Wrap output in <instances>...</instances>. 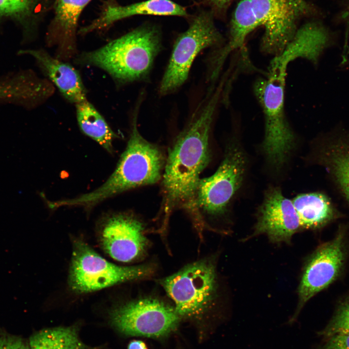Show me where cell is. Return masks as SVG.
<instances>
[{
  "mask_svg": "<svg viewBox=\"0 0 349 349\" xmlns=\"http://www.w3.org/2000/svg\"><path fill=\"white\" fill-rule=\"evenodd\" d=\"M221 89H217L175 139L165 160L160 215L167 223L178 208L189 209L200 177L210 159L209 138Z\"/></svg>",
  "mask_w": 349,
  "mask_h": 349,
  "instance_id": "cell-1",
  "label": "cell"
},
{
  "mask_svg": "<svg viewBox=\"0 0 349 349\" xmlns=\"http://www.w3.org/2000/svg\"><path fill=\"white\" fill-rule=\"evenodd\" d=\"M165 160L161 150L145 140L140 133L136 111L127 147L108 179L92 191L76 198L57 201L55 205L57 207H90L129 190L156 183L161 178Z\"/></svg>",
  "mask_w": 349,
  "mask_h": 349,
  "instance_id": "cell-2",
  "label": "cell"
},
{
  "mask_svg": "<svg viewBox=\"0 0 349 349\" xmlns=\"http://www.w3.org/2000/svg\"><path fill=\"white\" fill-rule=\"evenodd\" d=\"M161 48L159 30L146 25L95 50L78 54L73 61L77 64L103 70L117 85H122L146 77Z\"/></svg>",
  "mask_w": 349,
  "mask_h": 349,
  "instance_id": "cell-3",
  "label": "cell"
},
{
  "mask_svg": "<svg viewBox=\"0 0 349 349\" xmlns=\"http://www.w3.org/2000/svg\"><path fill=\"white\" fill-rule=\"evenodd\" d=\"M160 284L174 302L181 319L200 323L209 312L215 298L214 264L208 259L194 262L161 280Z\"/></svg>",
  "mask_w": 349,
  "mask_h": 349,
  "instance_id": "cell-4",
  "label": "cell"
},
{
  "mask_svg": "<svg viewBox=\"0 0 349 349\" xmlns=\"http://www.w3.org/2000/svg\"><path fill=\"white\" fill-rule=\"evenodd\" d=\"M246 159L236 144L229 145L215 172L201 178L188 210L199 229L205 226V215L217 216L226 211L229 203L242 183Z\"/></svg>",
  "mask_w": 349,
  "mask_h": 349,
  "instance_id": "cell-5",
  "label": "cell"
},
{
  "mask_svg": "<svg viewBox=\"0 0 349 349\" xmlns=\"http://www.w3.org/2000/svg\"><path fill=\"white\" fill-rule=\"evenodd\" d=\"M151 264L124 267L104 258L80 240L74 242L69 274L70 288L77 293L96 291L118 284L148 278L153 274Z\"/></svg>",
  "mask_w": 349,
  "mask_h": 349,
  "instance_id": "cell-6",
  "label": "cell"
},
{
  "mask_svg": "<svg viewBox=\"0 0 349 349\" xmlns=\"http://www.w3.org/2000/svg\"><path fill=\"white\" fill-rule=\"evenodd\" d=\"M286 76L270 72L267 79H259L254 86L265 116L263 149L268 160L276 167L286 162L295 143V137L284 110Z\"/></svg>",
  "mask_w": 349,
  "mask_h": 349,
  "instance_id": "cell-7",
  "label": "cell"
},
{
  "mask_svg": "<svg viewBox=\"0 0 349 349\" xmlns=\"http://www.w3.org/2000/svg\"><path fill=\"white\" fill-rule=\"evenodd\" d=\"M180 319L174 306L152 297L122 303L109 314L110 325L121 334L158 339L173 333Z\"/></svg>",
  "mask_w": 349,
  "mask_h": 349,
  "instance_id": "cell-8",
  "label": "cell"
},
{
  "mask_svg": "<svg viewBox=\"0 0 349 349\" xmlns=\"http://www.w3.org/2000/svg\"><path fill=\"white\" fill-rule=\"evenodd\" d=\"M213 15L212 12L199 13L188 29L177 38L159 85L160 94H168L182 85L197 55L205 48L222 42V35L214 24Z\"/></svg>",
  "mask_w": 349,
  "mask_h": 349,
  "instance_id": "cell-9",
  "label": "cell"
},
{
  "mask_svg": "<svg viewBox=\"0 0 349 349\" xmlns=\"http://www.w3.org/2000/svg\"><path fill=\"white\" fill-rule=\"evenodd\" d=\"M260 26L264 28L261 50L276 56L294 36L301 17L311 11L305 0H251Z\"/></svg>",
  "mask_w": 349,
  "mask_h": 349,
  "instance_id": "cell-10",
  "label": "cell"
},
{
  "mask_svg": "<svg viewBox=\"0 0 349 349\" xmlns=\"http://www.w3.org/2000/svg\"><path fill=\"white\" fill-rule=\"evenodd\" d=\"M342 233L321 245L313 254L304 267L298 288L299 301L296 311L288 321L293 324L305 303L328 287L338 277L345 257Z\"/></svg>",
  "mask_w": 349,
  "mask_h": 349,
  "instance_id": "cell-11",
  "label": "cell"
},
{
  "mask_svg": "<svg viewBox=\"0 0 349 349\" xmlns=\"http://www.w3.org/2000/svg\"><path fill=\"white\" fill-rule=\"evenodd\" d=\"M143 223L131 214H114L103 222L99 241L104 251L120 262L134 261L145 253L148 240Z\"/></svg>",
  "mask_w": 349,
  "mask_h": 349,
  "instance_id": "cell-12",
  "label": "cell"
},
{
  "mask_svg": "<svg viewBox=\"0 0 349 349\" xmlns=\"http://www.w3.org/2000/svg\"><path fill=\"white\" fill-rule=\"evenodd\" d=\"M300 228V219L292 201L285 197L279 188L269 189L258 210L251 237L265 234L273 242L288 243Z\"/></svg>",
  "mask_w": 349,
  "mask_h": 349,
  "instance_id": "cell-13",
  "label": "cell"
},
{
  "mask_svg": "<svg viewBox=\"0 0 349 349\" xmlns=\"http://www.w3.org/2000/svg\"><path fill=\"white\" fill-rule=\"evenodd\" d=\"M91 0H55L54 16L48 30L46 43L49 47H55L56 58L68 62L78 54V21Z\"/></svg>",
  "mask_w": 349,
  "mask_h": 349,
  "instance_id": "cell-14",
  "label": "cell"
},
{
  "mask_svg": "<svg viewBox=\"0 0 349 349\" xmlns=\"http://www.w3.org/2000/svg\"><path fill=\"white\" fill-rule=\"evenodd\" d=\"M331 45L330 36L321 25L306 23L298 29L282 52L275 56L270 71L286 73L287 64L298 58H305L317 65L322 54Z\"/></svg>",
  "mask_w": 349,
  "mask_h": 349,
  "instance_id": "cell-15",
  "label": "cell"
},
{
  "mask_svg": "<svg viewBox=\"0 0 349 349\" xmlns=\"http://www.w3.org/2000/svg\"><path fill=\"white\" fill-rule=\"evenodd\" d=\"M137 15L186 16L188 14L184 7L171 0H146L126 6L109 0L98 17L81 28L78 33L84 35L105 30L119 20Z\"/></svg>",
  "mask_w": 349,
  "mask_h": 349,
  "instance_id": "cell-16",
  "label": "cell"
},
{
  "mask_svg": "<svg viewBox=\"0 0 349 349\" xmlns=\"http://www.w3.org/2000/svg\"><path fill=\"white\" fill-rule=\"evenodd\" d=\"M32 56L48 79L68 101L75 104L87 99V91L78 71L67 62L52 56L44 49L21 50Z\"/></svg>",
  "mask_w": 349,
  "mask_h": 349,
  "instance_id": "cell-17",
  "label": "cell"
},
{
  "mask_svg": "<svg viewBox=\"0 0 349 349\" xmlns=\"http://www.w3.org/2000/svg\"><path fill=\"white\" fill-rule=\"evenodd\" d=\"M80 326L48 328L35 332L28 341L30 349H100L84 343L79 336Z\"/></svg>",
  "mask_w": 349,
  "mask_h": 349,
  "instance_id": "cell-18",
  "label": "cell"
},
{
  "mask_svg": "<svg viewBox=\"0 0 349 349\" xmlns=\"http://www.w3.org/2000/svg\"><path fill=\"white\" fill-rule=\"evenodd\" d=\"M75 105L77 122L81 131L107 151L112 153L113 142L119 135L87 99Z\"/></svg>",
  "mask_w": 349,
  "mask_h": 349,
  "instance_id": "cell-19",
  "label": "cell"
},
{
  "mask_svg": "<svg viewBox=\"0 0 349 349\" xmlns=\"http://www.w3.org/2000/svg\"><path fill=\"white\" fill-rule=\"evenodd\" d=\"M292 202L299 217L301 228L321 227L333 217L332 205L329 198L322 193L299 194Z\"/></svg>",
  "mask_w": 349,
  "mask_h": 349,
  "instance_id": "cell-20",
  "label": "cell"
},
{
  "mask_svg": "<svg viewBox=\"0 0 349 349\" xmlns=\"http://www.w3.org/2000/svg\"><path fill=\"white\" fill-rule=\"evenodd\" d=\"M259 26L251 0H241L233 13L230 26L229 42L219 57V67L228 53L241 47L248 35Z\"/></svg>",
  "mask_w": 349,
  "mask_h": 349,
  "instance_id": "cell-21",
  "label": "cell"
},
{
  "mask_svg": "<svg viewBox=\"0 0 349 349\" xmlns=\"http://www.w3.org/2000/svg\"><path fill=\"white\" fill-rule=\"evenodd\" d=\"M333 143L325 160L338 186L349 202V137Z\"/></svg>",
  "mask_w": 349,
  "mask_h": 349,
  "instance_id": "cell-22",
  "label": "cell"
},
{
  "mask_svg": "<svg viewBox=\"0 0 349 349\" xmlns=\"http://www.w3.org/2000/svg\"><path fill=\"white\" fill-rule=\"evenodd\" d=\"M41 0H0V19H7L20 24L25 32L33 29L32 18Z\"/></svg>",
  "mask_w": 349,
  "mask_h": 349,
  "instance_id": "cell-23",
  "label": "cell"
},
{
  "mask_svg": "<svg viewBox=\"0 0 349 349\" xmlns=\"http://www.w3.org/2000/svg\"><path fill=\"white\" fill-rule=\"evenodd\" d=\"M349 333V298L339 307L333 318L321 334L326 337Z\"/></svg>",
  "mask_w": 349,
  "mask_h": 349,
  "instance_id": "cell-24",
  "label": "cell"
},
{
  "mask_svg": "<svg viewBox=\"0 0 349 349\" xmlns=\"http://www.w3.org/2000/svg\"><path fill=\"white\" fill-rule=\"evenodd\" d=\"M0 349H30L28 341L0 330Z\"/></svg>",
  "mask_w": 349,
  "mask_h": 349,
  "instance_id": "cell-25",
  "label": "cell"
},
{
  "mask_svg": "<svg viewBox=\"0 0 349 349\" xmlns=\"http://www.w3.org/2000/svg\"><path fill=\"white\" fill-rule=\"evenodd\" d=\"M329 338L324 349H349V333L335 334Z\"/></svg>",
  "mask_w": 349,
  "mask_h": 349,
  "instance_id": "cell-26",
  "label": "cell"
},
{
  "mask_svg": "<svg viewBox=\"0 0 349 349\" xmlns=\"http://www.w3.org/2000/svg\"><path fill=\"white\" fill-rule=\"evenodd\" d=\"M233 0H205L206 3L212 9L213 13L224 12Z\"/></svg>",
  "mask_w": 349,
  "mask_h": 349,
  "instance_id": "cell-27",
  "label": "cell"
},
{
  "mask_svg": "<svg viewBox=\"0 0 349 349\" xmlns=\"http://www.w3.org/2000/svg\"><path fill=\"white\" fill-rule=\"evenodd\" d=\"M127 349H147V348L145 344L142 341L134 340L129 343Z\"/></svg>",
  "mask_w": 349,
  "mask_h": 349,
  "instance_id": "cell-28",
  "label": "cell"
},
{
  "mask_svg": "<svg viewBox=\"0 0 349 349\" xmlns=\"http://www.w3.org/2000/svg\"><path fill=\"white\" fill-rule=\"evenodd\" d=\"M348 68L349 69V64L348 65Z\"/></svg>",
  "mask_w": 349,
  "mask_h": 349,
  "instance_id": "cell-29",
  "label": "cell"
}]
</instances>
